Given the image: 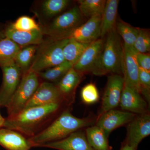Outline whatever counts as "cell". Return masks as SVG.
Here are the masks:
<instances>
[{"label": "cell", "mask_w": 150, "mask_h": 150, "mask_svg": "<svg viewBox=\"0 0 150 150\" xmlns=\"http://www.w3.org/2000/svg\"><path fill=\"white\" fill-rule=\"evenodd\" d=\"M68 0H46L41 5L43 13L48 17H53L66 9L69 4Z\"/></svg>", "instance_id": "cell-28"}, {"label": "cell", "mask_w": 150, "mask_h": 150, "mask_svg": "<svg viewBox=\"0 0 150 150\" xmlns=\"http://www.w3.org/2000/svg\"><path fill=\"white\" fill-rule=\"evenodd\" d=\"M69 39H54L38 49L28 71L38 73L62 64L65 61L63 48Z\"/></svg>", "instance_id": "cell-4"}, {"label": "cell", "mask_w": 150, "mask_h": 150, "mask_svg": "<svg viewBox=\"0 0 150 150\" xmlns=\"http://www.w3.org/2000/svg\"><path fill=\"white\" fill-rule=\"evenodd\" d=\"M37 73L28 71L23 74L16 91L7 107L8 117L13 116L24 109L40 85Z\"/></svg>", "instance_id": "cell-5"}, {"label": "cell", "mask_w": 150, "mask_h": 150, "mask_svg": "<svg viewBox=\"0 0 150 150\" xmlns=\"http://www.w3.org/2000/svg\"><path fill=\"white\" fill-rule=\"evenodd\" d=\"M136 115L134 113L113 109L100 115L96 126L108 137L112 131L131 122Z\"/></svg>", "instance_id": "cell-12"}, {"label": "cell", "mask_w": 150, "mask_h": 150, "mask_svg": "<svg viewBox=\"0 0 150 150\" xmlns=\"http://www.w3.org/2000/svg\"><path fill=\"white\" fill-rule=\"evenodd\" d=\"M38 48V45L26 46L21 48L17 54L15 63L20 69L23 75L29 70Z\"/></svg>", "instance_id": "cell-23"}, {"label": "cell", "mask_w": 150, "mask_h": 150, "mask_svg": "<svg viewBox=\"0 0 150 150\" xmlns=\"http://www.w3.org/2000/svg\"><path fill=\"white\" fill-rule=\"evenodd\" d=\"M136 52L134 48L127 47L123 43L122 72L124 85L134 89L140 93L139 80V67L136 59Z\"/></svg>", "instance_id": "cell-8"}, {"label": "cell", "mask_w": 150, "mask_h": 150, "mask_svg": "<svg viewBox=\"0 0 150 150\" xmlns=\"http://www.w3.org/2000/svg\"><path fill=\"white\" fill-rule=\"evenodd\" d=\"M85 135L89 144L94 150H111L108 137L98 126L96 125L87 128Z\"/></svg>", "instance_id": "cell-21"}, {"label": "cell", "mask_w": 150, "mask_h": 150, "mask_svg": "<svg viewBox=\"0 0 150 150\" xmlns=\"http://www.w3.org/2000/svg\"><path fill=\"white\" fill-rule=\"evenodd\" d=\"M119 104L124 111L139 115L148 112L147 103L141 94L125 85L123 86Z\"/></svg>", "instance_id": "cell-15"}, {"label": "cell", "mask_w": 150, "mask_h": 150, "mask_svg": "<svg viewBox=\"0 0 150 150\" xmlns=\"http://www.w3.org/2000/svg\"><path fill=\"white\" fill-rule=\"evenodd\" d=\"M64 101L56 85L52 83L43 82L38 86L24 109L56 103H62Z\"/></svg>", "instance_id": "cell-14"}, {"label": "cell", "mask_w": 150, "mask_h": 150, "mask_svg": "<svg viewBox=\"0 0 150 150\" xmlns=\"http://www.w3.org/2000/svg\"><path fill=\"white\" fill-rule=\"evenodd\" d=\"M4 37H5V36L4 35V32H0V39Z\"/></svg>", "instance_id": "cell-36"}, {"label": "cell", "mask_w": 150, "mask_h": 150, "mask_svg": "<svg viewBox=\"0 0 150 150\" xmlns=\"http://www.w3.org/2000/svg\"><path fill=\"white\" fill-rule=\"evenodd\" d=\"M61 103L25 108L16 115L5 118L3 128L14 130L31 138L59 110Z\"/></svg>", "instance_id": "cell-1"}, {"label": "cell", "mask_w": 150, "mask_h": 150, "mask_svg": "<svg viewBox=\"0 0 150 150\" xmlns=\"http://www.w3.org/2000/svg\"><path fill=\"white\" fill-rule=\"evenodd\" d=\"M8 27L21 31L41 30L34 19L25 16L20 17Z\"/></svg>", "instance_id": "cell-29"}, {"label": "cell", "mask_w": 150, "mask_h": 150, "mask_svg": "<svg viewBox=\"0 0 150 150\" xmlns=\"http://www.w3.org/2000/svg\"><path fill=\"white\" fill-rule=\"evenodd\" d=\"M89 44L69 39L68 43L63 48V55L65 61L71 63L73 65L74 64Z\"/></svg>", "instance_id": "cell-25"}, {"label": "cell", "mask_w": 150, "mask_h": 150, "mask_svg": "<svg viewBox=\"0 0 150 150\" xmlns=\"http://www.w3.org/2000/svg\"><path fill=\"white\" fill-rule=\"evenodd\" d=\"M82 15L78 6H75L54 19L43 33L52 36L54 39H64L67 35L79 26Z\"/></svg>", "instance_id": "cell-6"}, {"label": "cell", "mask_w": 150, "mask_h": 150, "mask_svg": "<svg viewBox=\"0 0 150 150\" xmlns=\"http://www.w3.org/2000/svg\"><path fill=\"white\" fill-rule=\"evenodd\" d=\"M140 94L143 95L148 103L150 100V72L139 68V74Z\"/></svg>", "instance_id": "cell-32"}, {"label": "cell", "mask_w": 150, "mask_h": 150, "mask_svg": "<svg viewBox=\"0 0 150 150\" xmlns=\"http://www.w3.org/2000/svg\"><path fill=\"white\" fill-rule=\"evenodd\" d=\"M101 20V16L90 18L86 22L75 28L65 38L73 39L81 43L90 44L100 37Z\"/></svg>", "instance_id": "cell-11"}, {"label": "cell", "mask_w": 150, "mask_h": 150, "mask_svg": "<svg viewBox=\"0 0 150 150\" xmlns=\"http://www.w3.org/2000/svg\"><path fill=\"white\" fill-rule=\"evenodd\" d=\"M5 121V118H4L1 115V112H0V129L4 127Z\"/></svg>", "instance_id": "cell-35"}, {"label": "cell", "mask_w": 150, "mask_h": 150, "mask_svg": "<svg viewBox=\"0 0 150 150\" xmlns=\"http://www.w3.org/2000/svg\"><path fill=\"white\" fill-rule=\"evenodd\" d=\"M58 150H94L89 144L85 134L76 131L63 139L42 146Z\"/></svg>", "instance_id": "cell-16"}, {"label": "cell", "mask_w": 150, "mask_h": 150, "mask_svg": "<svg viewBox=\"0 0 150 150\" xmlns=\"http://www.w3.org/2000/svg\"><path fill=\"white\" fill-rule=\"evenodd\" d=\"M4 33L5 37L13 41L21 48L31 45H39L43 43L42 30L21 31L8 27Z\"/></svg>", "instance_id": "cell-17"}, {"label": "cell", "mask_w": 150, "mask_h": 150, "mask_svg": "<svg viewBox=\"0 0 150 150\" xmlns=\"http://www.w3.org/2000/svg\"><path fill=\"white\" fill-rule=\"evenodd\" d=\"M136 59L138 66L140 68L150 71V56L149 53L136 52Z\"/></svg>", "instance_id": "cell-33"}, {"label": "cell", "mask_w": 150, "mask_h": 150, "mask_svg": "<svg viewBox=\"0 0 150 150\" xmlns=\"http://www.w3.org/2000/svg\"><path fill=\"white\" fill-rule=\"evenodd\" d=\"M115 29L123 41V44L127 47L133 48L139 28L131 26L122 21H116Z\"/></svg>", "instance_id": "cell-26"}, {"label": "cell", "mask_w": 150, "mask_h": 150, "mask_svg": "<svg viewBox=\"0 0 150 150\" xmlns=\"http://www.w3.org/2000/svg\"><path fill=\"white\" fill-rule=\"evenodd\" d=\"M1 69L3 77L0 88V106L6 107L20 83L23 74L15 63Z\"/></svg>", "instance_id": "cell-7"}, {"label": "cell", "mask_w": 150, "mask_h": 150, "mask_svg": "<svg viewBox=\"0 0 150 150\" xmlns=\"http://www.w3.org/2000/svg\"><path fill=\"white\" fill-rule=\"evenodd\" d=\"M103 44L104 40L102 38L90 43L73 66L74 69L82 74L89 72L93 74L101 55Z\"/></svg>", "instance_id": "cell-10"}, {"label": "cell", "mask_w": 150, "mask_h": 150, "mask_svg": "<svg viewBox=\"0 0 150 150\" xmlns=\"http://www.w3.org/2000/svg\"><path fill=\"white\" fill-rule=\"evenodd\" d=\"M137 148L138 147L131 146L126 142H124L122 144L120 150H137Z\"/></svg>", "instance_id": "cell-34"}, {"label": "cell", "mask_w": 150, "mask_h": 150, "mask_svg": "<svg viewBox=\"0 0 150 150\" xmlns=\"http://www.w3.org/2000/svg\"><path fill=\"white\" fill-rule=\"evenodd\" d=\"M82 75L76 71L73 67L59 81L56 86L64 101H69L73 99Z\"/></svg>", "instance_id": "cell-19"}, {"label": "cell", "mask_w": 150, "mask_h": 150, "mask_svg": "<svg viewBox=\"0 0 150 150\" xmlns=\"http://www.w3.org/2000/svg\"><path fill=\"white\" fill-rule=\"evenodd\" d=\"M78 6L82 15L86 17L101 16L105 6V0H79Z\"/></svg>", "instance_id": "cell-27"}, {"label": "cell", "mask_w": 150, "mask_h": 150, "mask_svg": "<svg viewBox=\"0 0 150 150\" xmlns=\"http://www.w3.org/2000/svg\"><path fill=\"white\" fill-rule=\"evenodd\" d=\"M21 48L12 40L5 37L0 39V67L15 63L17 54Z\"/></svg>", "instance_id": "cell-22"}, {"label": "cell", "mask_w": 150, "mask_h": 150, "mask_svg": "<svg viewBox=\"0 0 150 150\" xmlns=\"http://www.w3.org/2000/svg\"><path fill=\"white\" fill-rule=\"evenodd\" d=\"M123 86L124 79L121 75L112 74L108 76L103 96L100 115L108 110L115 109L118 106Z\"/></svg>", "instance_id": "cell-9"}, {"label": "cell", "mask_w": 150, "mask_h": 150, "mask_svg": "<svg viewBox=\"0 0 150 150\" xmlns=\"http://www.w3.org/2000/svg\"><path fill=\"white\" fill-rule=\"evenodd\" d=\"M150 134V115L148 112L139 114L129 123L125 142L138 147L140 142Z\"/></svg>", "instance_id": "cell-13"}, {"label": "cell", "mask_w": 150, "mask_h": 150, "mask_svg": "<svg viewBox=\"0 0 150 150\" xmlns=\"http://www.w3.org/2000/svg\"><path fill=\"white\" fill-rule=\"evenodd\" d=\"M73 66L71 63L65 61L58 66L37 73V74L39 78L46 82H54L60 81Z\"/></svg>", "instance_id": "cell-24"}, {"label": "cell", "mask_w": 150, "mask_h": 150, "mask_svg": "<svg viewBox=\"0 0 150 150\" xmlns=\"http://www.w3.org/2000/svg\"><path fill=\"white\" fill-rule=\"evenodd\" d=\"M92 119L75 117L69 110L61 113L50 125L35 136L28 138L31 147H42L43 145L67 138L70 134L92 125Z\"/></svg>", "instance_id": "cell-2"}, {"label": "cell", "mask_w": 150, "mask_h": 150, "mask_svg": "<svg viewBox=\"0 0 150 150\" xmlns=\"http://www.w3.org/2000/svg\"><path fill=\"white\" fill-rule=\"evenodd\" d=\"M81 98L83 102L87 104L96 103L99 99V93L96 86L94 83L86 85L82 89Z\"/></svg>", "instance_id": "cell-31"}, {"label": "cell", "mask_w": 150, "mask_h": 150, "mask_svg": "<svg viewBox=\"0 0 150 150\" xmlns=\"http://www.w3.org/2000/svg\"><path fill=\"white\" fill-rule=\"evenodd\" d=\"M123 43L115 28L107 33L103 48L93 74H122Z\"/></svg>", "instance_id": "cell-3"}, {"label": "cell", "mask_w": 150, "mask_h": 150, "mask_svg": "<svg viewBox=\"0 0 150 150\" xmlns=\"http://www.w3.org/2000/svg\"><path fill=\"white\" fill-rule=\"evenodd\" d=\"M119 1L107 0L101 15L100 38L103 39L107 33L115 28L117 21Z\"/></svg>", "instance_id": "cell-20"}, {"label": "cell", "mask_w": 150, "mask_h": 150, "mask_svg": "<svg viewBox=\"0 0 150 150\" xmlns=\"http://www.w3.org/2000/svg\"><path fill=\"white\" fill-rule=\"evenodd\" d=\"M133 48L137 53H149L150 50V36L148 30L139 28Z\"/></svg>", "instance_id": "cell-30"}, {"label": "cell", "mask_w": 150, "mask_h": 150, "mask_svg": "<svg viewBox=\"0 0 150 150\" xmlns=\"http://www.w3.org/2000/svg\"><path fill=\"white\" fill-rule=\"evenodd\" d=\"M0 145L6 150H30L31 146L28 138L12 129H0Z\"/></svg>", "instance_id": "cell-18"}]
</instances>
